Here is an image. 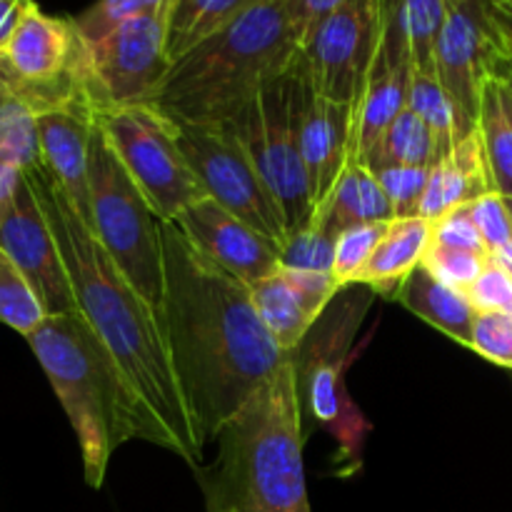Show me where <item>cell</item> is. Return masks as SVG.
Masks as SVG:
<instances>
[{"label": "cell", "mask_w": 512, "mask_h": 512, "mask_svg": "<svg viewBox=\"0 0 512 512\" xmlns=\"http://www.w3.org/2000/svg\"><path fill=\"white\" fill-rule=\"evenodd\" d=\"M170 358L200 443L215 435L295 355L270 338L250 285L205 258L175 223H160Z\"/></svg>", "instance_id": "6da1fadb"}, {"label": "cell", "mask_w": 512, "mask_h": 512, "mask_svg": "<svg viewBox=\"0 0 512 512\" xmlns=\"http://www.w3.org/2000/svg\"><path fill=\"white\" fill-rule=\"evenodd\" d=\"M25 175L58 240L78 310L138 393L158 435V448L198 468L205 445L195 433L193 415L173 368L163 315L105 253L48 170L40 165Z\"/></svg>", "instance_id": "7a4b0ae2"}, {"label": "cell", "mask_w": 512, "mask_h": 512, "mask_svg": "<svg viewBox=\"0 0 512 512\" xmlns=\"http://www.w3.org/2000/svg\"><path fill=\"white\" fill-rule=\"evenodd\" d=\"M218 460L200 470L208 512H313L303 463V398L295 358L215 435Z\"/></svg>", "instance_id": "3957f363"}, {"label": "cell", "mask_w": 512, "mask_h": 512, "mask_svg": "<svg viewBox=\"0 0 512 512\" xmlns=\"http://www.w3.org/2000/svg\"><path fill=\"white\" fill-rule=\"evenodd\" d=\"M25 340L73 425L90 488H103L120 445L135 438L158 445L138 393L80 310L53 315Z\"/></svg>", "instance_id": "277c9868"}, {"label": "cell", "mask_w": 512, "mask_h": 512, "mask_svg": "<svg viewBox=\"0 0 512 512\" xmlns=\"http://www.w3.org/2000/svg\"><path fill=\"white\" fill-rule=\"evenodd\" d=\"M300 53L283 0H263L175 60L153 105L178 123L228 128Z\"/></svg>", "instance_id": "5b68a950"}, {"label": "cell", "mask_w": 512, "mask_h": 512, "mask_svg": "<svg viewBox=\"0 0 512 512\" xmlns=\"http://www.w3.org/2000/svg\"><path fill=\"white\" fill-rule=\"evenodd\" d=\"M153 205L95 123L90 143V223L105 253L125 278L160 310L163 303V240Z\"/></svg>", "instance_id": "8992f818"}, {"label": "cell", "mask_w": 512, "mask_h": 512, "mask_svg": "<svg viewBox=\"0 0 512 512\" xmlns=\"http://www.w3.org/2000/svg\"><path fill=\"white\" fill-rule=\"evenodd\" d=\"M303 53L278 78L268 80L258 98L228 125L245 145L260 175L275 195L290 230L313 215L308 170L300 150V98H303Z\"/></svg>", "instance_id": "52a82bcc"}, {"label": "cell", "mask_w": 512, "mask_h": 512, "mask_svg": "<svg viewBox=\"0 0 512 512\" xmlns=\"http://www.w3.org/2000/svg\"><path fill=\"white\" fill-rule=\"evenodd\" d=\"M95 123L160 220L173 223L188 205L208 198L180 150L175 123L163 110L155 105L100 108Z\"/></svg>", "instance_id": "ba28073f"}, {"label": "cell", "mask_w": 512, "mask_h": 512, "mask_svg": "<svg viewBox=\"0 0 512 512\" xmlns=\"http://www.w3.org/2000/svg\"><path fill=\"white\" fill-rule=\"evenodd\" d=\"M512 18L500 0H458L435 43V75L453 100L468 138L478 130L490 80L510 68Z\"/></svg>", "instance_id": "9c48e42d"}, {"label": "cell", "mask_w": 512, "mask_h": 512, "mask_svg": "<svg viewBox=\"0 0 512 512\" xmlns=\"http://www.w3.org/2000/svg\"><path fill=\"white\" fill-rule=\"evenodd\" d=\"M173 120V118H170ZM178 143L205 195L248 223L265 238L283 245L288 225L258 165L230 128H205L173 120Z\"/></svg>", "instance_id": "30bf717a"}, {"label": "cell", "mask_w": 512, "mask_h": 512, "mask_svg": "<svg viewBox=\"0 0 512 512\" xmlns=\"http://www.w3.org/2000/svg\"><path fill=\"white\" fill-rule=\"evenodd\" d=\"M88 68L95 110L153 105L173 68L168 8L128 20L98 43H88Z\"/></svg>", "instance_id": "8fae6325"}, {"label": "cell", "mask_w": 512, "mask_h": 512, "mask_svg": "<svg viewBox=\"0 0 512 512\" xmlns=\"http://www.w3.org/2000/svg\"><path fill=\"white\" fill-rule=\"evenodd\" d=\"M388 0H348L323 18L303 45L318 93L353 108L385 33Z\"/></svg>", "instance_id": "7c38bea8"}, {"label": "cell", "mask_w": 512, "mask_h": 512, "mask_svg": "<svg viewBox=\"0 0 512 512\" xmlns=\"http://www.w3.org/2000/svg\"><path fill=\"white\" fill-rule=\"evenodd\" d=\"M368 303L358 308V303H345V308L330 320L315 340H310L308 350L300 348L295 353L298 368L300 398L308 400V408L320 425L333 430L343 443V450L360 448V413L345 398L343 370L348 360L350 335L360 325Z\"/></svg>", "instance_id": "4fadbf2b"}, {"label": "cell", "mask_w": 512, "mask_h": 512, "mask_svg": "<svg viewBox=\"0 0 512 512\" xmlns=\"http://www.w3.org/2000/svg\"><path fill=\"white\" fill-rule=\"evenodd\" d=\"M0 250L28 278L50 318L78 313L58 240L28 175H23L15 198L0 215Z\"/></svg>", "instance_id": "5bb4252c"}, {"label": "cell", "mask_w": 512, "mask_h": 512, "mask_svg": "<svg viewBox=\"0 0 512 512\" xmlns=\"http://www.w3.org/2000/svg\"><path fill=\"white\" fill-rule=\"evenodd\" d=\"M185 238L213 263L243 283L255 285L280 265V245L215 203L200 198L173 220Z\"/></svg>", "instance_id": "9a60e30c"}, {"label": "cell", "mask_w": 512, "mask_h": 512, "mask_svg": "<svg viewBox=\"0 0 512 512\" xmlns=\"http://www.w3.org/2000/svg\"><path fill=\"white\" fill-rule=\"evenodd\" d=\"M415 65L405 38L390 15H385V33L378 55L373 60L363 93L353 105V133H350V158L365 160L380 143L385 130L408 108L410 83Z\"/></svg>", "instance_id": "2e32d148"}, {"label": "cell", "mask_w": 512, "mask_h": 512, "mask_svg": "<svg viewBox=\"0 0 512 512\" xmlns=\"http://www.w3.org/2000/svg\"><path fill=\"white\" fill-rule=\"evenodd\" d=\"M38 118L40 160L50 178L68 195L80 218L90 223V143L95 108L88 103L45 110Z\"/></svg>", "instance_id": "e0dca14e"}, {"label": "cell", "mask_w": 512, "mask_h": 512, "mask_svg": "<svg viewBox=\"0 0 512 512\" xmlns=\"http://www.w3.org/2000/svg\"><path fill=\"white\" fill-rule=\"evenodd\" d=\"M350 133H353V108L318 93L305 63L303 98H300V150L313 193V210L328 198L335 180L350 160Z\"/></svg>", "instance_id": "ac0fdd59"}, {"label": "cell", "mask_w": 512, "mask_h": 512, "mask_svg": "<svg viewBox=\"0 0 512 512\" xmlns=\"http://www.w3.org/2000/svg\"><path fill=\"white\" fill-rule=\"evenodd\" d=\"M488 193H495V185L485 160L483 140L475 130L455 145L448 158L430 168L428 188L420 203V218L435 223L448 210L475 203Z\"/></svg>", "instance_id": "d6986e66"}, {"label": "cell", "mask_w": 512, "mask_h": 512, "mask_svg": "<svg viewBox=\"0 0 512 512\" xmlns=\"http://www.w3.org/2000/svg\"><path fill=\"white\" fill-rule=\"evenodd\" d=\"M393 218V205L375 180L373 170L360 160L350 158L328 198L315 205L308 220L318 223L330 238L338 240L340 233L355 228V225L383 223V220Z\"/></svg>", "instance_id": "ffe728a7"}, {"label": "cell", "mask_w": 512, "mask_h": 512, "mask_svg": "<svg viewBox=\"0 0 512 512\" xmlns=\"http://www.w3.org/2000/svg\"><path fill=\"white\" fill-rule=\"evenodd\" d=\"M255 310L280 350L295 355L308 340L310 330L320 323L328 305L308 298L288 275L280 270L250 285Z\"/></svg>", "instance_id": "44dd1931"}, {"label": "cell", "mask_w": 512, "mask_h": 512, "mask_svg": "<svg viewBox=\"0 0 512 512\" xmlns=\"http://www.w3.org/2000/svg\"><path fill=\"white\" fill-rule=\"evenodd\" d=\"M393 295L403 308L418 315L420 320L433 325L435 330L448 335L455 343L470 348L473 323L478 310L473 308V303L463 293H458V290L448 288L438 278H433L423 263L398 285V290Z\"/></svg>", "instance_id": "7402d4cb"}, {"label": "cell", "mask_w": 512, "mask_h": 512, "mask_svg": "<svg viewBox=\"0 0 512 512\" xmlns=\"http://www.w3.org/2000/svg\"><path fill=\"white\" fill-rule=\"evenodd\" d=\"M430 243H433L430 220L420 215L393 218L355 285H368L378 293H395L398 285L423 263Z\"/></svg>", "instance_id": "603a6c76"}, {"label": "cell", "mask_w": 512, "mask_h": 512, "mask_svg": "<svg viewBox=\"0 0 512 512\" xmlns=\"http://www.w3.org/2000/svg\"><path fill=\"white\" fill-rule=\"evenodd\" d=\"M263 0H170L168 55L180 60Z\"/></svg>", "instance_id": "cb8c5ba5"}, {"label": "cell", "mask_w": 512, "mask_h": 512, "mask_svg": "<svg viewBox=\"0 0 512 512\" xmlns=\"http://www.w3.org/2000/svg\"><path fill=\"white\" fill-rule=\"evenodd\" d=\"M458 0H388V15L398 25L415 70H435V43Z\"/></svg>", "instance_id": "d4e9b609"}, {"label": "cell", "mask_w": 512, "mask_h": 512, "mask_svg": "<svg viewBox=\"0 0 512 512\" xmlns=\"http://www.w3.org/2000/svg\"><path fill=\"white\" fill-rule=\"evenodd\" d=\"M0 163L30 173L40 168V138L35 110L0 75Z\"/></svg>", "instance_id": "484cf974"}, {"label": "cell", "mask_w": 512, "mask_h": 512, "mask_svg": "<svg viewBox=\"0 0 512 512\" xmlns=\"http://www.w3.org/2000/svg\"><path fill=\"white\" fill-rule=\"evenodd\" d=\"M408 108L433 130L440 160L448 158L455 145L465 140L458 110H455L450 95L445 93L435 70H415L413 83H410Z\"/></svg>", "instance_id": "4316f807"}, {"label": "cell", "mask_w": 512, "mask_h": 512, "mask_svg": "<svg viewBox=\"0 0 512 512\" xmlns=\"http://www.w3.org/2000/svg\"><path fill=\"white\" fill-rule=\"evenodd\" d=\"M438 143L435 135L418 115L405 108L398 118L390 123L380 143L370 150V155L360 163L368 168L373 165H418V168H433L438 163Z\"/></svg>", "instance_id": "83f0119b"}, {"label": "cell", "mask_w": 512, "mask_h": 512, "mask_svg": "<svg viewBox=\"0 0 512 512\" xmlns=\"http://www.w3.org/2000/svg\"><path fill=\"white\" fill-rule=\"evenodd\" d=\"M478 133L483 140L495 193H500L503 198H512V123L505 113L498 80H490L483 93Z\"/></svg>", "instance_id": "f1b7e54d"}, {"label": "cell", "mask_w": 512, "mask_h": 512, "mask_svg": "<svg viewBox=\"0 0 512 512\" xmlns=\"http://www.w3.org/2000/svg\"><path fill=\"white\" fill-rule=\"evenodd\" d=\"M48 310L18 265L0 250V323L30 338L48 320Z\"/></svg>", "instance_id": "f546056e"}, {"label": "cell", "mask_w": 512, "mask_h": 512, "mask_svg": "<svg viewBox=\"0 0 512 512\" xmlns=\"http://www.w3.org/2000/svg\"><path fill=\"white\" fill-rule=\"evenodd\" d=\"M388 225L390 220H383V223H363L338 235V240H335L333 278L340 290L358 283V275L363 273L368 260L373 258L375 248L383 240Z\"/></svg>", "instance_id": "4dcf8cb0"}, {"label": "cell", "mask_w": 512, "mask_h": 512, "mask_svg": "<svg viewBox=\"0 0 512 512\" xmlns=\"http://www.w3.org/2000/svg\"><path fill=\"white\" fill-rule=\"evenodd\" d=\"M335 238H330L318 223L308 220L300 228L290 230L280 245V265L308 273H333Z\"/></svg>", "instance_id": "1f68e13d"}, {"label": "cell", "mask_w": 512, "mask_h": 512, "mask_svg": "<svg viewBox=\"0 0 512 512\" xmlns=\"http://www.w3.org/2000/svg\"><path fill=\"white\" fill-rule=\"evenodd\" d=\"M168 3L170 0H98L73 20L85 43H98L100 38L110 35L128 20L158 13L168 8Z\"/></svg>", "instance_id": "d6a6232c"}, {"label": "cell", "mask_w": 512, "mask_h": 512, "mask_svg": "<svg viewBox=\"0 0 512 512\" xmlns=\"http://www.w3.org/2000/svg\"><path fill=\"white\" fill-rule=\"evenodd\" d=\"M373 175L383 193L393 205L395 218H415L420 215L425 188L430 180V168L418 165H373Z\"/></svg>", "instance_id": "836d02e7"}, {"label": "cell", "mask_w": 512, "mask_h": 512, "mask_svg": "<svg viewBox=\"0 0 512 512\" xmlns=\"http://www.w3.org/2000/svg\"><path fill=\"white\" fill-rule=\"evenodd\" d=\"M493 255L473 253V250H458V248H445V245L430 243L428 253H425L423 265L433 278L448 288L458 290V293H468L475 285V280L483 275L488 268Z\"/></svg>", "instance_id": "e575fe53"}, {"label": "cell", "mask_w": 512, "mask_h": 512, "mask_svg": "<svg viewBox=\"0 0 512 512\" xmlns=\"http://www.w3.org/2000/svg\"><path fill=\"white\" fill-rule=\"evenodd\" d=\"M470 350L480 358L512 370V313H478Z\"/></svg>", "instance_id": "d590c367"}, {"label": "cell", "mask_w": 512, "mask_h": 512, "mask_svg": "<svg viewBox=\"0 0 512 512\" xmlns=\"http://www.w3.org/2000/svg\"><path fill=\"white\" fill-rule=\"evenodd\" d=\"M473 223L478 225L483 243L490 255L500 253L512 243V223L508 215V205L500 193H488L468 205Z\"/></svg>", "instance_id": "8d00e7d4"}, {"label": "cell", "mask_w": 512, "mask_h": 512, "mask_svg": "<svg viewBox=\"0 0 512 512\" xmlns=\"http://www.w3.org/2000/svg\"><path fill=\"white\" fill-rule=\"evenodd\" d=\"M478 313H512V275L490 258L473 288L465 293Z\"/></svg>", "instance_id": "74e56055"}, {"label": "cell", "mask_w": 512, "mask_h": 512, "mask_svg": "<svg viewBox=\"0 0 512 512\" xmlns=\"http://www.w3.org/2000/svg\"><path fill=\"white\" fill-rule=\"evenodd\" d=\"M433 243L445 245V248L473 250V253L490 255L488 248H485L478 225L473 223V215H470L468 205H460V208L448 210V213L440 215V218L435 220Z\"/></svg>", "instance_id": "f35d334b"}, {"label": "cell", "mask_w": 512, "mask_h": 512, "mask_svg": "<svg viewBox=\"0 0 512 512\" xmlns=\"http://www.w3.org/2000/svg\"><path fill=\"white\" fill-rule=\"evenodd\" d=\"M343 3H348V0H283L285 15H288L290 25H293L295 35H298L300 48L310 38V33L318 28L320 20L328 18Z\"/></svg>", "instance_id": "ab89813d"}, {"label": "cell", "mask_w": 512, "mask_h": 512, "mask_svg": "<svg viewBox=\"0 0 512 512\" xmlns=\"http://www.w3.org/2000/svg\"><path fill=\"white\" fill-rule=\"evenodd\" d=\"M33 3V0H0V53L8 45V40L13 38L15 28H18L20 18H23L25 8Z\"/></svg>", "instance_id": "60d3db41"}, {"label": "cell", "mask_w": 512, "mask_h": 512, "mask_svg": "<svg viewBox=\"0 0 512 512\" xmlns=\"http://www.w3.org/2000/svg\"><path fill=\"white\" fill-rule=\"evenodd\" d=\"M23 175V170L13 168V165L8 163H0V215L8 208L10 200L15 198V190L23 183Z\"/></svg>", "instance_id": "b9f144b4"}, {"label": "cell", "mask_w": 512, "mask_h": 512, "mask_svg": "<svg viewBox=\"0 0 512 512\" xmlns=\"http://www.w3.org/2000/svg\"><path fill=\"white\" fill-rule=\"evenodd\" d=\"M500 83V80H498ZM500 93H503V105H505V113H508V118H510V123H512V98H510V93L508 90L503 88V83H500Z\"/></svg>", "instance_id": "7bdbcfd3"}, {"label": "cell", "mask_w": 512, "mask_h": 512, "mask_svg": "<svg viewBox=\"0 0 512 512\" xmlns=\"http://www.w3.org/2000/svg\"><path fill=\"white\" fill-rule=\"evenodd\" d=\"M498 80H500V83H503V88L508 90V93H510V98H512V65H510L508 70H505L503 75H500Z\"/></svg>", "instance_id": "ee69618b"}, {"label": "cell", "mask_w": 512, "mask_h": 512, "mask_svg": "<svg viewBox=\"0 0 512 512\" xmlns=\"http://www.w3.org/2000/svg\"><path fill=\"white\" fill-rule=\"evenodd\" d=\"M500 3H503V8L508 10V13H510V18H512V0H500Z\"/></svg>", "instance_id": "f6af8a7d"}, {"label": "cell", "mask_w": 512, "mask_h": 512, "mask_svg": "<svg viewBox=\"0 0 512 512\" xmlns=\"http://www.w3.org/2000/svg\"><path fill=\"white\" fill-rule=\"evenodd\" d=\"M505 205H508V215H510V223H512V198H505Z\"/></svg>", "instance_id": "bcb514c9"}, {"label": "cell", "mask_w": 512, "mask_h": 512, "mask_svg": "<svg viewBox=\"0 0 512 512\" xmlns=\"http://www.w3.org/2000/svg\"><path fill=\"white\" fill-rule=\"evenodd\" d=\"M510 65H512V48H510Z\"/></svg>", "instance_id": "7dc6e473"}]
</instances>
